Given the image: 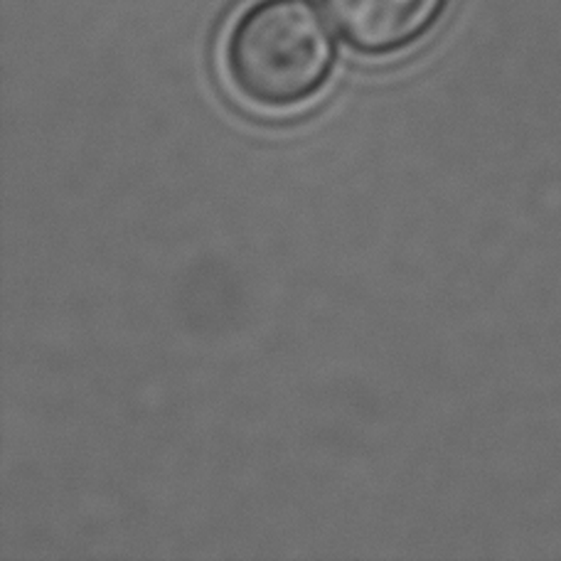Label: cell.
<instances>
[{"label": "cell", "mask_w": 561, "mask_h": 561, "mask_svg": "<svg viewBox=\"0 0 561 561\" xmlns=\"http://www.w3.org/2000/svg\"><path fill=\"white\" fill-rule=\"evenodd\" d=\"M335 47L318 8L308 0H256L225 39V75L242 102L288 112L328 82Z\"/></svg>", "instance_id": "obj_1"}, {"label": "cell", "mask_w": 561, "mask_h": 561, "mask_svg": "<svg viewBox=\"0 0 561 561\" xmlns=\"http://www.w3.org/2000/svg\"><path fill=\"white\" fill-rule=\"evenodd\" d=\"M448 0H323L345 43L367 57H387L416 45L438 23Z\"/></svg>", "instance_id": "obj_2"}]
</instances>
